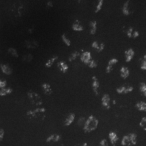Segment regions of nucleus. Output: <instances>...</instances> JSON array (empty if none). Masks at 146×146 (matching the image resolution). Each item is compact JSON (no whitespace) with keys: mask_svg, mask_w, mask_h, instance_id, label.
Returning <instances> with one entry per match:
<instances>
[{"mask_svg":"<svg viewBox=\"0 0 146 146\" xmlns=\"http://www.w3.org/2000/svg\"><path fill=\"white\" fill-rule=\"evenodd\" d=\"M72 28L73 30L75 31L80 32V31H83V25H82L78 21L74 22V23L72 24Z\"/></svg>","mask_w":146,"mask_h":146,"instance_id":"obj_23","label":"nucleus"},{"mask_svg":"<svg viewBox=\"0 0 146 146\" xmlns=\"http://www.w3.org/2000/svg\"><path fill=\"white\" fill-rule=\"evenodd\" d=\"M0 68H1V71L6 75H10V74H12V69L8 65L5 64H1L0 65Z\"/></svg>","mask_w":146,"mask_h":146,"instance_id":"obj_16","label":"nucleus"},{"mask_svg":"<svg viewBox=\"0 0 146 146\" xmlns=\"http://www.w3.org/2000/svg\"><path fill=\"white\" fill-rule=\"evenodd\" d=\"M99 88H100V83L98 81V78L96 76L92 77V89L96 96L99 95Z\"/></svg>","mask_w":146,"mask_h":146,"instance_id":"obj_6","label":"nucleus"},{"mask_svg":"<svg viewBox=\"0 0 146 146\" xmlns=\"http://www.w3.org/2000/svg\"><path fill=\"white\" fill-rule=\"evenodd\" d=\"M126 33H127L128 37L131 38V39H135V38H137L139 36V32L133 28L128 29Z\"/></svg>","mask_w":146,"mask_h":146,"instance_id":"obj_8","label":"nucleus"},{"mask_svg":"<svg viewBox=\"0 0 146 146\" xmlns=\"http://www.w3.org/2000/svg\"><path fill=\"white\" fill-rule=\"evenodd\" d=\"M133 91V87L131 85H123L116 89V92L118 94H128Z\"/></svg>","mask_w":146,"mask_h":146,"instance_id":"obj_5","label":"nucleus"},{"mask_svg":"<svg viewBox=\"0 0 146 146\" xmlns=\"http://www.w3.org/2000/svg\"><path fill=\"white\" fill-rule=\"evenodd\" d=\"M6 81H3V80H0V88L2 89L4 88L6 86Z\"/></svg>","mask_w":146,"mask_h":146,"instance_id":"obj_40","label":"nucleus"},{"mask_svg":"<svg viewBox=\"0 0 146 146\" xmlns=\"http://www.w3.org/2000/svg\"><path fill=\"white\" fill-rule=\"evenodd\" d=\"M58 56H53V57L50 58V59L45 62V67H47V68H50V67H52L53 64L55 63V62L58 60Z\"/></svg>","mask_w":146,"mask_h":146,"instance_id":"obj_25","label":"nucleus"},{"mask_svg":"<svg viewBox=\"0 0 146 146\" xmlns=\"http://www.w3.org/2000/svg\"><path fill=\"white\" fill-rule=\"evenodd\" d=\"M129 5H130V1H127L124 3L123 8H122V11L123 13L125 16H129L130 15V10H129Z\"/></svg>","mask_w":146,"mask_h":146,"instance_id":"obj_19","label":"nucleus"},{"mask_svg":"<svg viewBox=\"0 0 146 146\" xmlns=\"http://www.w3.org/2000/svg\"><path fill=\"white\" fill-rule=\"evenodd\" d=\"M129 138H130L131 140V145H135L137 144V135L135 133H129Z\"/></svg>","mask_w":146,"mask_h":146,"instance_id":"obj_27","label":"nucleus"},{"mask_svg":"<svg viewBox=\"0 0 146 146\" xmlns=\"http://www.w3.org/2000/svg\"><path fill=\"white\" fill-rule=\"evenodd\" d=\"M74 118H75V114H74V113H70V114H69L68 116H67V117L66 118L64 125L66 127H68V126H70L71 124L74 122Z\"/></svg>","mask_w":146,"mask_h":146,"instance_id":"obj_15","label":"nucleus"},{"mask_svg":"<svg viewBox=\"0 0 146 146\" xmlns=\"http://www.w3.org/2000/svg\"><path fill=\"white\" fill-rule=\"evenodd\" d=\"M139 90L141 94L144 97H146V84L145 83H141L139 85Z\"/></svg>","mask_w":146,"mask_h":146,"instance_id":"obj_31","label":"nucleus"},{"mask_svg":"<svg viewBox=\"0 0 146 146\" xmlns=\"http://www.w3.org/2000/svg\"><path fill=\"white\" fill-rule=\"evenodd\" d=\"M104 3V0H98V4H97L96 7V10H95V12L96 13H98L99 12L102 8V5H103Z\"/></svg>","mask_w":146,"mask_h":146,"instance_id":"obj_32","label":"nucleus"},{"mask_svg":"<svg viewBox=\"0 0 146 146\" xmlns=\"http://www.w3.org/2000/svg\"><path fill=\"white\" fill-rule=\"evenodd\" d=\"M135 108L139 111L141 112H146V102H139L135 104Z\"/></svg>","mask_w":146,"mask_h":146,"instance_id":"obj_22","label":"nucleus"},{"mask_svg":"<svg viewBox=\"0 0 146 146\" xmlns=\"http://www.w3.org/2000/svg\"><path fill=\"white\" fill-rule=\"evenodd\" d=\"M28 98L30 102L36 106H41L43 105V100H42L41 97L39 94H36L34 91H29L27 94Z\"/></svg>","mask_w":146,"mask_h":146,"instance_id":"obj_3","label":"nucleus"},{"mask_svg":"<svg viewBox=\"0 0 146 146\" xmlns=\"http://www.w3.org/2000/svg\"><path fill=\"white\" fill-rule=\"evenodd\" d=\"M120 76H121L122 78H127L129 77V74H130V72H129V68L127 67H122L120 68Z\"/></svg>","mask_w":146,"mask_h":146,"instance_id":"obj_21","label":"nucleus"},{"mask_svg":"<svg viewBox=\"0 0 146 146\" xmlns=\"http://www.w3.org/2000/svg\"><path fill=\"white\" fill-rule=\"evenodd\" d=\"M33 60V56L31 54L25 55V56L23 57V62H27V63L31 62Z\"/></svg>","mask_w":146,"mask_h":146,"instance_id":"obj_30","label":"nucleus"},{"mask_svg":"<svg viewBox=\"0 0 146 146\" xmlns=\"http://www.w3.org/2000/svg\"><path fill=\"white\" fill-rule=\"evenodd\" d=\"M58 67L59 68V70H60V72H62V73H66L67 72V71L68 70V66L66 63H65L64 62H59L58 63Z\"/></svg>","mask_w":146,"mask_h":146,"instance_id":"obj_17","label":"nucleus"},{"mask_svg":"<svg viewBox=\"0 0 146 146\" xmlns=\"http://www.w3.org/2000/svg\"><path fill=\"white\" fill-rule=\"evenodd\" d=\"M24 45H25V47L27 49H36L37 47H39V42L35 39H28L25 40V42H24Z\"/></svg>","mask_w":146,"mask_h":146,"instance_id":"obj_4","label":"nucleus"},{"mask_svg":"<svg viewBox=\"0 0 146 146\" xmlns=\"http://www.w3.org/2000/svg\"><path fill=\"white\" fill-rule=\"evenodd\" d=\"M98 124H99V121L98 118H96L94 116H89L84 125V132L89 133L95 131L98 128Z\"/></svg>","mask_w":146,"mask_h":146,"instance_id":"obj_1","label":"nucleus"},{"mask_svg":"<svg viewBox=\"0 0 146 146\" xmlns=\"http://www.w3.org/2000/svg\"><path fill=\"white\" fill-rule=\"evenodd\" d=\"M80 146H88V145H87V143H84L83 144H81V145Z\"/></svg>","mask_w":146,"mask_h":146,"instance_id":"obj_43","label":"nucleus"},{"mask_svg":"<svg viewBox=\"0 0 146 146\" xmlns=\"http://www.w3.org/2000/svg\"><path fill=\"white\" fill-rule=\"evenodd\" d=\"M91 46H92L93 48L97 52H102V51L104 50L105 45L103 43L99 41H94L91 44Z\"/></svg>","mask_w":146,"mask_h":146,"instance_id":"obj_9","label":"nucleus"},{"mask_svg":"<svg viewBox=\"0 0 146 146\" xmlns=\"http://www.w3.org/2000/svg\"><path fill=\"white\" fill-rule=\"evenodd\" d=\"M121 145L123 146H132L129 135H125L121 140Z\"/></svg>","mask_w":146,"mask_h":146,"instance_id":"obj_24","label":"nucleus"},{"mask_svg":"<svg viewBox=\"0 0 146 146\" xmlns=\"http://www.w3.org/2000/svg\"><path fill=\"white\" fill-rule=\"evenodd\" d=\"M141 69L143 70H146V54L144 55L141 59Z\"/></svg>","mask_w":146,"mask_h":146,"instance_id":"obj_34","label":"nucleus"},{"mask_svg":"<svg viewBox=\"0 0 146 146\" xmlns=\"http://www.w3.org/2000/svg\"><path fill=\"white\" fill-rule=\"evenodd\" d=\"M47 5L48 8H52V7L54 6V4H53V3L52 2V1H48L47 3Z\"/></svg>","mask_w":146,"mask_h":146,"instance_id":"obj_41","label":"nucleus"},{"mask_svg":"<svg viewBox=\"0 0 146 146\" xmlns=\"http://www.w3.org/2000/svg\"><path fill=\"white\" fill-rule=\"evenodd\" d=\"M102 105L105 109L108 110L110 108V98L108 94L104 95L102 98Z\"/></svg>","mask_w":146,"mask_h":146,"instance_id":"obj_7","label":"nucleus"},{"mask_svg":"<svg viewBox=\"0 0 146 146\" xmlns=\"http://www.w3.org/2000/svg\"><path fill=\"white\" fill-rule=\"evenodd\" d=\"M12 89L11 88H2L0 89V96L3 97V96H8V95H10L12 93Z\"/></svg>","mask_w":146,"mask_h":146,"instance_id":"obj_26","label":"nucleus"},{"mask_svg":"<svg viewBox=\"0 0 146 146\" xmlns=\"http://www.w3.org/2000/svg\"><path fill=\"white\" fill-rule=\"evenodd\" d=\"M62 41L65 43V45H66L67 46H70L71 45V41L67 37V36L65 34H63L62 35Z\"/></svg>","mask_w":146,"mask_h":146,"instance_id":"obj_33","label":"nucleus"},{"mask_svg":"<svg viewBox=\"0 0 146 146\" xmlns=\"http://www.w3.org/2000/svg\"><path fill=\"white\" fill-rule=\"evenodd\" d=\"M61 139L60 135L58 134H52L47 138L46 142L47 143H56L58 142Z\"/></svg>","mask_w":146,"mask_h":146,"instance_id":"obj_14","label":"nucleus"},{"mask_svg":"<svg viewBox=\"0 0 146 146\" xmlns=\"http://www.w3.org/2000/svg\"><path fill=\"white\" fill-rule=\"evenodd\" d=\"M97 25L98 23L96 21H91L89 23V31L91 35H95L97 32Z\"/></svg>","mask_w":146,"mask_h":146,"instance_id":"obj_20","label":"nucleus"},{"mask_svg":"<svg viewBox=\"0 0 146 146\" xmlns=\"http://www.w3.org/2000/svg\"><path fill=\"white\" fill-rule=\"evenodd\" d=\"M100 146H108V141L106 139H103L100 142Z\"/></svg>","mask_w":146,"mask_h":146,"instance_id":"obj_38","label":"nucleus"},{"mask_svg":"<svg viewBox=\"0 0 146 146\" xmlns=\"http://www.w3.org/2000/svg\"><path fill=\"white\" fill-rule=\"evenodd\" d=\"M108 137L111 144L114 146L116 145V144L117 143V142L118 141V135L115 132H114V131H111V132H110L108 133Z\"/></svg>","mask_w":146,"mask_h":146,"instance_id":"obj_11","label":"nucleus"},{"mask_svg":"<svg viewBox=\"0 0 146 146\" xmlns=\"http://www.w3.org/2000/svg\"><path fill=\"white\" fill-rule=\"evenodd\" d=\"M87 66L91 68H95L98 66V63L96 61H95L94 60H91L90 62L87 64Z\"/></svg>","mask_w":146,"mask_h":146,"instance_id":"obj_36","label":"nucleus"},{"mask_svg":"<svg viewBox=\"0 0 146 146\" xmlns=\"http://www.w3.org/2000/svg\"><path fill=\"white\" fill-rule=\"evenodd\" d=\"M5 135V131L3 129H0V141H2Z\"/></svg>","mask_w":146,"mask_h":146,"instance_id":"obj_39","label":"nucleus"},{"mask_svg":"<svg viewBox=\"0 0 146 146\" xmlns=\"http://www.w3.org/2000/svg\"><path fill=\"white\" fill-rule=\"evenodd\" d=\"M45 112H46V109L45 108L38 107L33 110L28 111L27 115L29 118L43 120L45 118Z\"/></svg>","mask_w":146,"mask_h":146,"instance_id":"obj_2","label":"nucleus"},{"mask_svg":"<svg viewBox=\"0 0 146 146\" xmlns=\"http://www.w3.org/2000/svg\"><path fill=\"white\" fill-rule=\"evenodd\" d=\"M81 56V54H80V52H72V54L70 55V56H69L68 58V60L69 62H74V60H76L77 59L78 57H79V56Z\"/></svg>","mask_w":146,"mask_h":146,"instance_id":"obj_28","label":"nucleus"},{"mask_svg":"<svg viewBox=\"0 0 146 146\" xmlns=\"http://www.w3.org/2000/svg\"><path fill=\"white\" fill-rule=\"evenodd\" d=\"M42 89H43L44 93L47 96H50L53 93L52 87L50 86V84L48 83H43L42 84Z\"/></svg>","mask_w":146,"mask_h":146,"instance_id":"obj_18","label":"nucleus"},{"mask_svg":"<svg viewBox=\"0 0 146 146\" xmlns=\"http://www.w3.org/2000/svg\"><path fill=\"white\" fill-rule=\"evenodd\" d=\"M139 126L143 131H146V117L142 118L139 123Z\"/></svg>","mask_w":146,"mask_h":146,"instance_id":"obj_35","label":"nucleus"},{"mask_svg":"<svg viewBox=\"0 0 146 146\" xmlns=\"http://www.w3.org/2000/svg\"><path fill=\"white\" fill-rule=\"evenodd\" d=\"M91 60V54L89 52H84L81 55V62L85 64H87Z\"/></svg>","mask_w":146,"mask_h":146,"instance_id":"obj_12","label":"nucleus"},{"mask_svg":"<svg viewBox=\"0 0 146 146\" xmlns=\"http://www.w3.org/2000/svg\"><path fill=\"white\" fill-rule=\"evenodd\" d=\"M85 122H86V120L84 117H81L78 120V124L79 126H82V127H84V125H85Z\"/></svg>","mask_w":146,"mask_h":146,"instance_id":"obj_37","label":"nucleus"},{"mask_svg":"<svg viewBox=\"0 0 146 146\" xmlns=\"http://www.w3.org/2000/svg\"><path fill=\"white\" fill-rule=\"evenodd\" d=\"M118 62V60L116 59V58H114L110 60V61L108 62V64L106 69V72L107 73L112 72V71L113 70V67H114V66L116 65Z\"/></svg>","mask_w":146,"mask_h":146,"instance_id":"obj_10","label":"nucleus"},{"mask_svg":"<svg viewBox=\"0 0 146 146\" xmlns=\"http://www.w3.org/2000/svg\"><path fill=\"white\" fill-rule=\"evenodd\" d=\"M34 31H35V29H34L33 27H31V28H30L29 29V33L32 34V33H33Z\"/></svg>","mask_w":146,"mask_h":146,"instance_id":"obj_42","label":"nucleus"},{"mask_svg":"<svg viewBox=\"0 0 146 146\" xmlns=\"http://www.w3.org/2000/svg\"><path fill=\"white\" fill-rule=\"evenodd\" d=\"M82 1V0H78V1H79V2H80V1Z\"/></svg>","mask_w":146,"mask_h":146,"instance_id":"obj_44","label":"nucleus"},{"mask_svg":"<svg viewBox=\"0 0 146 146\" xmlns=\"http://www.w3.org/2000/svg\"><path fill=\"white\" fill-rule=\"evenodd\" d=\"M8 52L9 54L11 55L14 58H18V56H19L18 51L15 48H14V47H10L8 50Z\"/></svg>","mask_w":146,"mask_h":146,"instance_id":"obj_29","label":"nucleus"},{"mask_svg":"<svg viewBox=\"0 0 146 146\" xmlns=\"http://www.w3.org/2000/svg\"><path fill=\"white\" fill-rule=\"evenodd\" d=\"M135 56V52L133 49L129 48L125 51V60L127 62H129L131 60H133V57Z\"/></svg>","mask_w":146,"mask_h":146,"instance_id":"obj_13","label":"nucleus"}]
</instances>
